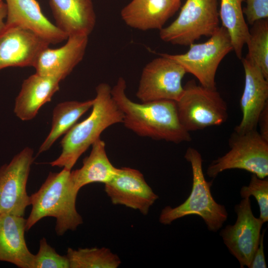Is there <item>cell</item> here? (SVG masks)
<instances>
[{"label":"cell","instance_id":"1","mask_svg":"<svg viewBox=\"0 0 268 268\" xmlns=\"http://www.w3.org/2000/svg\"><path fill=\"white\" fill-rule=\"evenodd\" d=\"M126 82L119 77L111 88L112 97L123 113L122 123L140 136L179 143L192 140L190 133L181 125L176 102L162 100L136 103L126 93Z\"/></svg>","mask_w":268,"mask_h":268},{"label":"cell","instance_id":"2","mask_svg":"<svg viewBox=\"0 0 268 268\" xmlns=\"http://www.w3.org/2000/svg\"><path fill=\"white\" fill-rule=\"evenodd\" d=\"M111 88L106 83L96 86L91 114L65 134L61 141V153L49 163L51 166L71 170L80 156L100 138L105 130L123 122V113L112 97Z\"/></svg>","mask_w":268,"mask_h":268},{"label":"cell","instance_id":"3","mask_svg":"<svg viewBox=\"0 0 268 268\" xmlns=\"http://www.w3.org/2000/svg\"><path fill=\"white\" fill-rule=\"evenodd\" d=\"M70 171L63 168L58 173L50 172L39 189L30 196L32 209L26 219V231L48 216L56 218L55 231L58 236L68 230L75 231L83 223L76 208L79 191L73 185Z\"/></svg>","mask_w":268,"mask_h":268},{"label":"cell","instance_id":"4","mask_svg":"<svg viewBox=\"0 0 268 268\" xmlns=\"http://www.w3.org/2000/svg\"><path fill=\"white\" fill-rule=\"evenodd\" d=\"M185 158L190 163L192 170L191 193L179 206H165L160 213L159 221L163 224L168 225L185 216L197 215L203 219L209 231L216 232L227 220V211L224 205L216 202L211 195L212 181L207 182L205 179L200 153L194 148L189 147Z\"/></svg>","mask_w":268,"mask_h":268},{"label":"cell","instance_id":"5","mask_svg":"<svg viewBox=\"0 0 268 268\" xmlns=\"http://www.w3.org/2000/svg\"><path fill=\"white\" fill-rule=\"evenodd\" d=\"M183 87L176 106L179 121L187 131L219 126L227 121V106L216 89L198 85L194 80Z\"/></svg>","mask_w":268,"mask_h":268},{"label":"cell","instance_id":"6","mask_svg":"<svg viewBox=\"0 0 268 268\" xmlns=\"http://www.w3.org/2000/svg\"><path fill=\"white\" fill-rule=\"evenodd\" d=\"M230 150L213 160L207 175L215 178L222 171L232 169L246 170L260 178L268 176V141L257 130L244 133L234 131L229 139Z\"/></svg>","mask_w":268,"mask_h":268},{"label":"cell","instance_id":"7","mask_svg":"<svg viewBox=\"0 0 268 268\" xmlns=\"http://www.w3.org/2000/svg\"><path fill=\"white\" fill-rule=\"evenodd\" d=\"M217 0H186L177 18L160 30V38L174 45L189 46L219 28Z\"/></svg>","mask_w":268,"mask_h":268},{"label":"cell","instance_id":"8","mask_svg":"<svg viewBox=\"0 0 268 268\" xmlns=\"http://www.w3.org/2000/svg\"><path fill=\"white\" fill-rule=\"evenodd\" d=\"M185 53L164 54L180 65L186 72L191 73L200 84L210 89H216L215 74L224 57L233 50L230 36L222 26H219L210 38L202 43H192Z\"/></svg>","mask_w":268,"mask_h":268},{"label":"cell","instance_id":"9","mask_svg":"<svg viewBox=\"0 0 268 268\" xmlns=\"http://www.w3.org/2000/svg\"><path fill=\"white\" fill-rule=\"evenodd\" d=\"M148 63L143 68L136 96L141 102L167 100L177 101L184 87L186 73L178 63L164 54Z\"/></svg>","mask_w":268,"mask_h":268},{"label":"cell","instance_id":"10","mask_svg":"<svg viewBox=\"0 0 268 268\" xmlns=\"http://www.w3.org/2000/svg\"><path fill=\"white\" fill-rule=\"evenodd\" d=\"M33 153L31 148L26 147L0 167V215L24 216L30 205L26 186Z\"/></svg>","mask_w":268,"mask_h":268},{"label":"cell","instance_id":"11","mask_svg":"<svg viewBox=\"0 0 268 268\" xmlns=\"http://www.w3.org/2000/svg\"><path fill=\"white\" fill-rule=\"evenodd\" d=\"M234 210L237 216L235 223L227 225L219 234L240 267L249 268L259 246L264 222L253 215L249 197L243 198Z\"/></svg>","mask_w":268,"mask_h":268},{"label":"cell","instance_id":"12","mask_svg":"<svg viewBox=\"0 0 268 268\" xmlns=\"http://www.w3.org/2000/svg\"><path fill=\"white\" fill-rule=\"evenodd\" d=\"M50 44L27 29L5 24L0 30V71L8 67H34Z\"/></svg>","mask_w":268,"mask_h":268},{"label":"cell","instance_id":"13","mask_svg":"<svg viewBox=\"0 0 268 268\" xmlns=\"http://www.w3.org/2000/svg\"><path fill=\"white\" fill-rule=\"evenodd\" d=\"M104 185V191L113 204L137 210L143 215L148 214L158 199L143 174L134 168H118L113 178Z\"/></svg>","mask_w":268,"mask_h":268},{"label":"cell","instance_id":"14","mask_svg":"<svg viewBox=\"0 0 268 268\" xmlns=\"http://www.w3.org/2000/svg\"><path fill=\"white\" fill-rule=\"evenodd\" d=\"M241 60L245 85L240 99L242 120L234 129L237 133L257 130L260 115L268 104V79L255 64L245 58Z\"/></svg>","mask_w":268,"mask_h":268},{"label":"cell","instance_id":"15","mask_svg":"<svg viewBox=\"0 0 268 268\" xmlns=\"http://www.w3.org/2000/svg\"><path fill=\"white\" fill-rule=\"evenodd\" d=\"M88 37L84 35L70 36L63 46L57 49H45L34 67L36 73L53 77L60 81L64 79L82 60Z\"/></svg>","mask_w":268,"mask_h":268},{"label":"cell","instance_id":"16","mask_svg":"<svg viewBox=\"0 0 268 268\" xmlns=\"http://www.w3.org/2000/svg\"><path fill=\"white\" fill-rule=\"evenodd\" d=\"M6 24H15L35 33L50 44L67 40L68 36L43 14L36 0H5Z\"/></svg>","mask_w":268,"mask_h":268},{"label":"cell","instance_id":"17","mask_svg":"<svg viewBox=\"0 0 268 268\" xmlns=\"http://www.w3.org/2000/svg\"><path fill=\"white\" fill-rule=\"evenodd\" d=\"M181 3V0H132L121 10V16L132 28L160 30Z\"/></svg>","mask_w":268,"mask_h":268},{"label":"cell","instance_id":"18","mask_svg":"<svg viewBox=\"0 0 268 268\" xmlns=\"http://www.w3.org/2000/svg\"><path fill=\"white\" fill-rule=\"evenodd\" d=\"M56 25L68 37L88 36L96 23L92 0H49Z\"/></svg>","mask_w":268,"mask_h":268},{"label":"cell","instance_id":"19","mask_svg":"<svg viewBox=\"0 0 268 268\" xmlns=\"http://www.w3.org/2000/svg\"><path fill=\"white\" fill-rule=\"evenodd\" d=\"M25 224L23 216L0 215V261L20 268H31L34 255L26 244Z\"/></svg>","mask_w":268,"mask_h":268},{"label":"cell","instance_id":"20","mask_svg":"<svg viewBox=\"0 0 268 268\" xmlns=\"http://www.w3.org/2000/svg\"><path fill=\"white\" fill-rule=\"evenodd\" d=\"M60 81L55 77L37 73L24 79L15 100V115L22 121L34 118L40 108L50 102L59 90Z\"/></svg>","mask_w":268,"mask_h":268},{"label":"cell","instance_id":"21","mask_svg":"<svg viewBox=\"0 0 268 268\" xmlns=\"http://www.w3.org/2000/svg\"><path fill=\"white\" fill-rule=\"evenodd\" d=\"M91 146L90 153L84 158L82 167L70 171L72 181L78 191L91 183L105 184L113 178L118 170L108 158L103 140L99 138Z\"/></svg>","mask_w":268,"mask_h":268},{"label":"cell","instance_id":"22","mask_svg":"<svg viewBox=\"0 0 268 268\" xmlns=\"http://www.w3.org/2000/svg\"><path fill=\"white\" fill-rule=\"evenodd\" d=\"M94 99L85 101H67L58 104L53 111L51 131L40 145L38 154L47 151L77 121L92 108Z\"/></svg>","mask_w":268,"mask_h":268},{"label":"cell","instance_id":"23","mask_svg":"<svg viewBox=\"0 0 268 268\" xmlns=\"http://www.w3.org/2000/svg\"><path fill=\"white\" fill-rule=\"evenodd\" d=\"M244 0H220L219 12L222 26L227 31L237 58L242 59L243 48L247 42L250 30L242 6Z\"/></svg>","mask_w":268,"mask_h":268},{"label":"cell","instance_id":"24","mask_svg":"<svg viewBox=\"0 0 268 268\" xmlns=\"http://www.w3.org/2000/svg\"><path fill=\"white\" fill-rule=\"evenodd\" d=\"M66 255L69 268H117L121 264L119 256L105 247L68 248Z\"/></svg>","mask_w":268,"mask_h":268},{"label":"cell","instance_id":"25","mask_svg":"<svg viewBox=\"0 0 268 268\" xmlns=\"http://www.w3.org/2000/svg\"><path fill=\"white\" fill-rule=\"evenodd\" d=\"M248 53L245 58L255 64L268 79V20L256 22L250 30L246 43Z\"/></svg>","mask_w":268,"mask_h":268},{"label":"cell","instance_id":"26","mask_svg":"<svg viewBox=\"0 0 268 268\" xmlns=\"http://www.w3.org/2000/svg\"><path fill=\"white\" fill-rule=\"evenodd\" d=\"M242 199L254 196L259 204L260 218L264 223L268 221V178L262 179L252 174L248 186H243L240 190Z\"/></svg>","mask_w":268,"mask_h":268},{"label":"cell","instance_id":"27","mask_svg":"<svg viewBox=\"0 0 268 268\" xmlns=\"http://www.w3.org/2000/svg\"><path fill=\"white\" fill-rule=\"evenodd\" d=\"M31 268H69V263L67 255L57 253L43 237L40 241L39 251L34 255Z\"/></svg>","mask_w":268,"mask_h":268},{"label":"cell","instance_id":"28","mask_svg":"<svg viewBox=\"0 0 268 268\" xmlns=\"http://www.w3.org/2000/svg\"><path fill=\"white\" fill-rule=\"evenodd\" d=\"M243 9L248 22L253 25L256 22L268 17V0H245Z\"/></svg>","mask_w":268,"mask_h":268},{"label":"cell","instance_id":"29","mask_svg":"<svg viewBox=\"0 0 268 268\" xmlns=\"http://www.w3.org/2000/svg\"><path fill=\"white\" fill-rule=\"evenodd\" d=\"M266 229L263 230L261 234L259 246L254 255L249 268H267L264 252V236Z\"/></svg>","mask_w":268,"mask_h":268},{"label":"cell","instance_id":"30","mask_svg":"<svg viewBox=\"0 0 268 268\" xmlns=\"http://www.w3.org/2000/svg\"><path fill=\"white\" fill-rule=\"evenodd\" d=\"M258 125L260 127V134L264 139L268 141V104L261 113Z\"/></svg>","mask_w":268,"mask_h":268},{"label":"cell","instance_id":"31","mask_svg":"<svg viewBox=\"0 0 268 268\" xmlns=\"http://www.w3.org/2000/svg\"><path fill=\"white\" fill-rule=\"evenodd\" d=\"M7 15V6L5 1L0 0V30L4 27Z\"/></svg>","mask_w":268,"mask_h":268}]
</instances>
